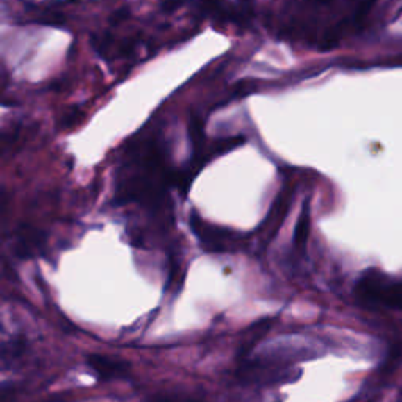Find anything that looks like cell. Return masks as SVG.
<instances>
[{
    "mask_svg": "<svg viewBox=\"0 0 402 402\" xmlns=\"http://www.w3.org/2000/svg\"><path fill=\"white\" fill-rule=\"evenodd\" d=\"M307 236H308V209H305L303 214L300 215L299 224L296 228V234H294V245H296L297 249L303 247Z\"/></svg>",
    "mask_w": 402,
    "mask_h": 402,
    "instance_id": "cell-3",
    "label": "cell"
},
{
    "mask_svg": "<svg viewBox=\"0 0 402 402\" xmlns=\"http://www.w3.org/2000/svg\"><path fill=\"white\" fill-rule=\"evenodd\" d=\"M192 228H194L196 237L200 239L203 247H206L212 251H220V250H226L228 245H230L225 233H215L214 226L206 225L205 221L196 219L195 215H192Z\"/></svg>",
    "mask_w": 402,
    "mask_h": 402,
    "instance_id": "cell-1",
    "label": "cell"
},
{
    "mask_svg": "<svg viewBox=\"0 0 402 402\" xmlns=\"http://www.w3.org/2000/svg\"><path fill=\"white\" fill-rule=\"evenodd\" d=\"M90 365H92V368L101 376V379H115V377L124 376L128 373V371H126L128 369V365L106 357L93 355L90 358Z\"/></svg>",
    "mask_w": 402,
    "mask_h": 402,
    "instance_id": "cell-2",
    "label": "cell"
}]
</instances>
